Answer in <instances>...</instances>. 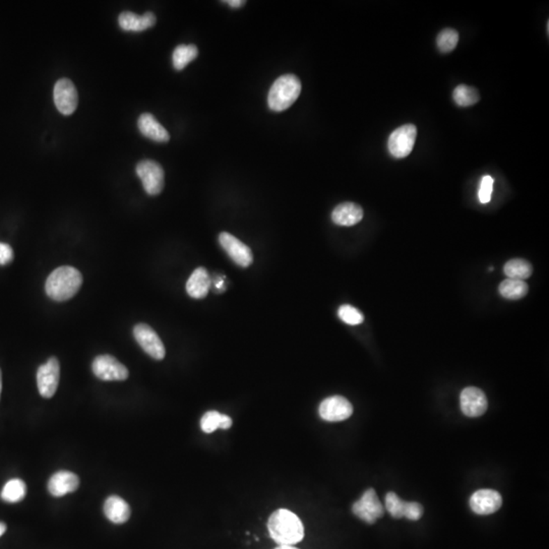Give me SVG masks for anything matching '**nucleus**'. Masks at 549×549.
I'll use <instances>...</instances> for the list:
<instances>
[{
  "label": "nucleus",
  "instance_id": "f257e3e1",
  "mask_svg": "<svg viewBox=\"0 0 549 549\" xmlns=\"http://www.w3.org/2000/svg\"><path fill=\"white\" fill-rule=\"evenodd\" d=\"M268 529L271 537L279 546H294L304 537V527L299 518L283 508L273 513Z\"/></svg>",
  "mask_w": 549,
  "mask_h": 549
},
{
  "label": "nucleus",
  "instance_id": "f03ea898",
  "mask_svg": "<svg viewBox=\"0 0 549 549\" xmlns=\"http://www.w3.org/2000/svg\"><path fill=\"white\" fill-rule=\"evenodd\" d=\"M82 284L80 271L71 266H59L47 278L45 290L55 301H66L77 294Z\"/></svg>",
  "mask_w": 549,
  "mask_h": 549
},
{
  "label": "nucleus",
  "instance_id": "7ed1b4c3",
  "mask_svg": "<svg viewBox=\"0 0 549 549\" xmlns=\"http://www.w3.org/2000/svg\"><path fill=\"white\" fill-rule=\"evenodd\" d=\"M300 93H301V82L297 76H282L276 80L269 92V107L273 111H284L294 104Z\"/></svg>",
  "mask_w": 549,
  "mask_h": 549
},
{
  "label": "nucleus",
  "instance_id": "20e7f679",
  "mask_svg": "<svg viewBox=\"0 0 549 549\" xmlns=\"http://www.w3.org/2000/svg\"><path fill=\"white\" fill-rule=\"evenodd\" d=\"M136 174L149 196H158L164 188L165 174L162 166L153 160H143L136 165Z\"/></svg>",
  "mask_w": 549,
  "mask_h": 549
},
{
  "label": "nucleus",
  "instance_id": "39448f33",
  "mask_svg": "<svg viewBox=\"0 0 549 549\" xmlns=\"http://www.w3.org/2000/svg\"><path fill=\"white\" fill-rule=\"evenodd\" d=\"M418 129L413 124H405L398 127L390 136L387 149L395 158L402 159L411 153L415 145Z\"/></svg>",
  "mask_w": 549,
  "mask_h": 549
},
{
  "label": "nucleus",
  "instance_id": "423d86ee",
  "mask_svg": "<svg viewBox=\"0 0 549 549\" xmlns=\"http://www.w3.org/2000/svg\"><path fill=\"white\" fill-rule=\"evenodd\" d=\"M92 371L99 380L105 382L125 380L129 378V369L111 355H99L92 363Z\"/></svg>",
  "mask_w": 549,
  "mask_h": 549
},
{
  "label": "nucleus",
  "instance_id": "0eeeda50",
  "mask_svg": "<svg viewBox=\"0 0 549 549\" xmlns=\"http://www.w3.org/2000/svg\"><path fill=\"white\" fill-rule=\"evenodd\" d=\"M352 512L355 516L367 524H374L378 519L384 516V506L380 504L376 490H367L359 501H355L352 506Z\"/></svg>",
  "mask_w": 549,
  "mask_h": 549
},
{
  "label": "nucleus",
  "instance_id": "6e6552de",
  "mask_svg": "<svg viewBox=\"0 0 549 549\" xmlns=\"http://www.w3.org/2000/svg\"><path fill=\"white\" fill-rule=\"evenodd\" d=\"M134 336L148 355L156 360H162L165 357L164 344L151 327L145 324L136 325L134 328Z\"/></svg>",
  "mask_w": 549,
  "mask_h": 549
},
{
  "label": "nucleus",
  "instance_id": "1a4fd4ad",
  "mask_svg": "<svg viewBox=\"0 0 549 549\" xmlns=\"http://www.w3.org/2000/svg\"><path fill=\"white\" fill-rule=\"evenodd\" d=\"M60 365L55 357H51L38 369L37 385L40 395L43 398L55 396L59 384Z\"/></svg>",
  "mask_w": 549,
  "mask_h": 549
},
{
  "label": "nucleus",
  "instance_id": "9d476101",
  "mask_svg": "<svg viewBox=\"0 0 549 549\" xmlns=\"http://www.w3.org/2000/svg\"><path fill=\"white\" fill-rule=\"evenodd\" d=\"M56 108L64 115H71L77 109L78 95L77 88L69 78H60L53 92Z\"/></svg>",
  "mask_w": 549,
  "mask_h": 549
},
{
  "label": "nucleus",
  "instance_id": "9b49d317",
  "mask_svg": "<svg viewBox=\"0 0 549 549\" xmlns=\"http://www.w3.org/2000/svg\"><path fill=\"white\" fill-rule=\"evenodd\" d=\"M319 413L320 418L325 421L339 422L350 418L353 413V407L344 397H329L320 403Z\"/></svg>",
  "mask_w": 549,
  "mask_h": 549
},
{
  "label": "nucleus",
  "instance_id": "f8f14e48",
  "mask_svg": "<svg viewBox=\"0 0 549 549\" xmlns=\"http://www.w3.org/2000/svg\"><path fill=\"white\" fill-rule=\"evenodd\" d=\"M219 242L220 245L229 255L230 259L239 266L248 268L252 264V250L230 233L222 232L219 235Z\"/></svg>",
  "mask_w": 549,
  "mask_h": 549
},
{
  "label": "nucleus",
  "instance_id": "ddd939ff",
  "mask_svg": "<svg viewBox=\"0 0 549 549\" xmlns=\"http://www.w3.org/2000/svg\"><path fill=\"white\" fill-rule=\"evenodd\" d=\"M385 508L395 519L406 518L410 521H418L423 515V506L419 503H408L401 499L395 492H387Z\"/></svg>",
  "mask_w": 549,
  "mask_h": 549
},
{
  "label": "nucleus",
  "instance_id": "4468645a",
  "mask_svg": "<svg viewBox=\"0 0 549 549\" xmlns=\"http://www.w3.org/2000/svg\"><path fill=\"white\" fill-rule=\"evenodd\" d=\"M461 410L468 418H479L487 410L488 403L485 394L478 387H466L460 397Z\"/></svg>",
  "mask_w": 549,
  "mask_h": 549
},
{
  "label": "nucleus",
  "instance_id": "2eb2a0df",
  "mask_svg": "<svg viewBox=\"0 0 549 549\" xmlns=\"http://www.w3.org/2000/svg\"><path fill=\"white\" fill-rule=\"evenodd\" d=\"M503 499L499 492L494 490H480L472 494L470 506L477 515H492L501 508Z\"/></svg>",
  "mask_w": 549,
  "mask_h": 549
},
{
  "label": "nucleus",
  "instance_id": "dca6fc26",
  "mask_svg": "<svg viewBox=\"0 0 549 549\" xmlns=\"http://www.w3.org/2000/svg\"><path fill=\"white\" fill-rule=\"evenodd\" d=\"M80 485V478L75 473L58 471L51 476L48 481V490L51 495L56 497H64L76 492Z\"/></svg>",
  "mask_w": 549,
  "mask_h": 549
},
{
  "label": "nucleus",
  "instance_id": "f3484780",
  "mask_svg": "<svg viewBox=\"0 0 549 549\" xmlns=\"http://www.w3.org/2000/svg\"><path fill=\"white\" fill-rule=\"evenodd\" d=\"M156 15L151 11L138 15L131 11H123L118 17L120 28L127 32H143L156 24Z\"/></svg>",
  "mask_w": 549,
  "mask_h": 549
},
{
  "label": "nucleus",
  "instance_id": "a211bd4d",
  "mask_svg": "<svg viewBox=\"0 0 549 549\" xmlns=\"http://www.w3.org/2000/svg\"><path fill=\"white\" fill-rule=\"evenodd\" d=\"M138 127L143 136L154 142L167 143L170 140L169 132L151 113L142 114L138 118Z\"/></svg>",
  "mask_w": 549,
  "mask_h": 549
},
{
  "label": "nucleus",
  "instance_id": "6ab92c4d",
  "mask_svg": "<svg viewBox=\"0 0 549 549\" xmlns=\"http://www.w3.org/2000/svg\"><path fill=\"white\" fill-rule=\"evenodd\" d=\"M363 218V210L357 204L343 203L334 209L331 220L339 226H354Z\"/></svg>",
  "mask_w": 549,
  "mask_h": 549
},
{
  "label": "nucleus",
  "instance_id": "aec40b11",
  "mask_svg": "<svg viewBox=\"0 0 549 549\" xmlns=\"http://www.w3.org/2000/svg\"><path fill=\"white\" fill-rule=\"evenodd\" d=\"M103 511L107 519L114 524L125 523L131 517L129 504L117 495H111L105 501Z\"/></svg>",
  "mask_w": 549,
  "mask_h": 549
},
{
  "label": "nucleus",
  "instance_id": "412c9836",
  "mask_svg": "<svg viewBox=\"0 0 549 549\" xmlns=\"http://www.w3.org/2000/svg\"><path fill=\"white\" fill-rule=\"evenodd\" d=\"M211 284L212 281L208 271L205 268H198L187 280V294L194 299L205 298L209 293Z\"/></svg>",
  "mask_w": 549,
  "mask_h": 549
},
{
  "label": "nucleus",
  "instance_id": "4be33fe9",
  "mask_svg": "<svg viewBox=\"0 0 549 549\" xmlns=\"http://www.w3.org/2000/svg\"><path fill=\"white\" fill-rule=\"evenodd\" d=\"M232 427V419L218 411H209L201 419V429L206 434H212L218 429H228Z\"/></svg>",
  "mask_w": 549,
  "mask_h": 549
},
{
  "label": "nucleus",
  "instance_id": "5701e85b",
  "mask_svg": "<svg viewBox=\"0 0 549 549\" xmlns=\"http://www.w3.org/2000/svg\"><path fill=\"white\" fill-rule=\"evenodd\" d=\"M529 287L525 281L522 280L506 279L501 282L499 287V293L506 299H521L527 295Z\"/></svg>",
  "mask_w": 549,
  "mask_h": 549
},
{
  "label": "nucleus",
  "instance_id": "b1692460",
  "mask_svg": "<svg viewBox=\"0 0 549 549\" xmlns=\"http://www.w3.org/2000/svg\"><path fill=\"white\" fill-rule=\"evenodd\" d=\"M199 55V49L196 45H179L173 51L172 62L174 69L183 71Z\"/></svg>",
  "mask_w": 549,
  "mask_h": 549
},
{
  "label": "nucleus",
  "instance_id": "393cba45",
  "mask_svg": "<svg viewBox=\"0 0 549 549\" xmlns=\"http://www.w3.org/2000/svg\"><path fill=\"white\" fill-rule=\"evenodd\" d=\"M504 272L508 276V279L524 281L532 275V264L525 259H511L504 266Z\"/></svg>",
  "mask_w": 549,
  "mask_h": 549
},
{
  "label": "nucleus",
  "instance_id": "a878e982",
  "mask_svg": "<svg viewBox=\"0 0 549 549\" xmlns=\"http://www.w3.org/2000/svg\"><path fill=\"white\" fill-rule=\"evenodd\" d=\"M26 494V483L21 479H11L2 488L1 499L6 503L15 504L22 501Z\"/></svg>",
  "mask_w": 549,
  "mask_h": 549
},
{
  "label": "nucleus",
  "instance_id": "bb28decb",
  "mask_svg": "<svg viewBox=\"0 0 549 549\" xmlns=\"http://www.w3.org/2000/svg\"><path fill=\"white\" fill-rule=\"evenodd\" d=\"M452 98L459 106L469 107L476 104L480 99V96L476 89L466 85H460L454 90Z\"/></svg>",
  "mask_w": 549,
  "mask_h": 549
},
{
  "label": "nucleus",
  "instance_id": "cd10ccee",
  "mask_svg": "<svg viewBox=\"0 0 549 549\" xmlns=\"http://www.w3.org/2000/svg\"><path fill=\"white\" fill-rule=\"evenodd\" d=\"M459 42V34L454 29H445L439 34L436 45L439 50L443 53H449L456 48Z\"/></svg>",
  "mask_w": 549,
  "mask_h": 549
},
{
  "label": "nucleus",
  "instance_id": "c85d7f7f",
  "mask_svg": "<svg viewBox=\"0 0 549 549\" xmlns=\"http://www.w3.org/2000/svg\"><path fill=\"white\" fill-rule=\"evenodd\" d=\"M338 315L345 324L350 325V326H357V325L362 324L364 320L362 313L349 304L341 306L338 311Z\"/></svg>",
  "mask_w": 549,
  "mask_h": 549
},
{
  "label": "nucleus",
  "instance_id": "c756f323",
  "mask_svg": "<svg viewBox=\"0 0 549 549\" xmlns=\"http://www.w3.org/2000/svg\"><path fill=\"white\" fill-rule=\"evenodd\" d=\"M492 190H494V178L490 176H483L478 192V198L481 204L490 203Z\"/></svg>",
  "mask_w": 549,
  "mask_h": 549
},
{
  "label": "nucleus",
  "instance_id": "7c9ffc66",
  "mask_svg": "<svg viewBox=\"0 0 549 549\" xmlns=\"http://www.w3.org/2000/svg\"><path fill=\"white\" fill-rule=\"evenodd\" d=\"M13 261V250L10 245L0 242V266H6Z\"/></svg>",
  "mask_w": 549,
  "mask_h": 549
},
{
  "label": "nucleus",
  "instance_id": "2f4dec72",
  "mask_svg": "<svg viewBox=\"0 0 549 549\" xmlns=\"http://www.w3.org/2000/svg\"><path fill=\"white\" fill-rule=\"evenodd\" d=\"M226 3H227L228 6H230L231 8H238L243 6L245 1H241V0H228V1H226Z\"/></svg>",
  "mask_w": 549,
  "mask_h": 549
},
{
  "label": "nucleus",
  "instance_id": "473e14b6",
  "mask_svg": "<svg viewBox=\"0 0 549 549\" xmlns=\"http://www.w3.org/2000/svg\"><path fill=\"white\" fill-rule=\"evenodd\" d=\"M6 524L2 523V522H0V537H1L2 535H3L4 533H6Z\"/></svg>",
  "mask_w": 549,
  "mask_h": 549
},
{
  "label": "nucleus",
  "instance_id": "72a5a7b5",
  "mask_svg": "<svg viewBox=\"0 0 549 549\" xmlns=\"http://www.w3.org/2000/svg\"><path fill=\"white\" fill-rule=\"evenodd\" d=\"M275 549H298L294 548L293 546H279L277 548Z\"/></svg>",
  "mask_w": 549,
  "mask_h": 549
},
{
  "label": "nucleus",
  "instance_id": "f704fd0d",
  "mask_svg": "<svg viewBox=\"0 0 549 549\" xmlns=\"http://www.w3.org/2000/svg\"><path fill=\"white\" fill-rule=\"evenodd\" d=\"M1 390H2V376H1V371H0V395H1Z\"/></svg>",
  "mask_w": 549,
  "mask_h": 549
}]
</instances>
